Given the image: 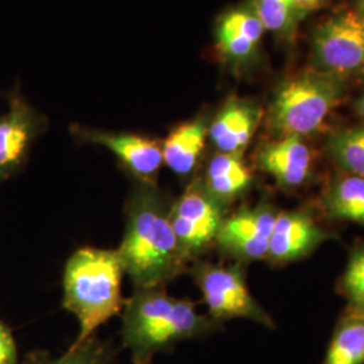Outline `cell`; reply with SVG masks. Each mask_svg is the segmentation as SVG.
<instances>
[{
    "mask_svg": "<svg viewBox=\"0 0 364 364\" xmlns=\"http://www.w3.org/2000/svg\"><path fill=\"white\" fill-rule=\"evenodd\" d=\"M136 182L126 204V225L117 254L135 289L164 287L188 260L171 225V205L158 183Z\"/></svg>",
    "mask_w": 364,
    "mask_h": 364,
    "instance_id": "obj_1",
    "label": "cell"
},
{
    "mask_svg": "<svg viewBox=\"0 0 364 364\" xmlns=\"http://www.w3.org/2000/svg\"><path fill=\"white\" fill-rule=\"evenodd\" d=\"M123 309L122 340L134 364H150L156 353L208 335L218 326L197 312L192 301L171 297L164 287L135 289Z\"/></svg>",
    "mask_w": 364,
    "mask_h": 364,
    "instance_id": "obj_2",
    "label": "cell"
},
{
    "mask_svg": "<svg viewBox=\"0 0 364 364\" xmlns=\"http://www.w3.org/2000/svg\"><path fill=\"white\" fill-rule=\"evenodd\" d=\"M123 274L117 250L78 248L68 259L63 305L78 321L77 338L70 347L93 338L99 326L123 309Z\"/></svg>",
    "mask_w": 364,
    "mask_h": 364,
    "instance_id": "obj_3",
    "label": "cell"
},
{
    "mask_svg": "<svg viewBox=\"0 0 364 364\" xmlns=\"http://www.w3.org/2000/svg\"><path fill=\"white\" fill-rule=\"evenodd\" d=\"M344 95L343 77L306 70L289 78L274 95L270 126L281 136H305L318 130Z\"/></svg>",
    "mask_w": 364,
    "mask_h": 364,
    "instance_id": "obj_4",
    "label": "cell"
},
{
    "mask_svg": "<svg viewBox=\"0 0 364 364\" xmlns=\"http://www.w3.org/2000/svg\"><path fill=\"white\" fill-rule=\"evenodd\" d=\"M196 284L200 287L209 317L215 321L247 318L273 328V320L262 309L248 290L245 274L239 266L197 264Z\"/></svg>",
    "mask_w": 364,
    "mask_h": 364,
    "instance_id": "obj_5",
    "label": "cell"
},
{
    "mask_svg": "<svg viewBox=\"0 0 364 364\" xmlns=\"http://www.w3.org/2000/svg\"><path fill=\"white\" fill-rule=\"evenodd\" d=\"M223 205L200 180L188 185L171 205V225L185 259H193L215 242L224 220Z\"/></svg>",
    "mask_w": 364,
    "mask_h": 364,
    "instance_id": "obj_6",
    "label": "cell"
},
{
    "mask_svg": "<svg viewBox=\"0 0 364 364\" xmlns=\"http://www.w3.org/2000/svg\"><path fill=\"white\" fill-rule=\"evenodd\" d=\"M313 58L318 70L343 77L364 69V21L356 13L326 19L313 36Z\"/></svg>",
    "mask_w": 364,
    "mask_h": 364,
    "instance_id": "obj_7",
    "label": "cell"
},
{
    "mask_svg": "<svg viewBox=\"0 0 364 364\" xmlns=\"http://www.w3.org/2000/svg\"><path fill=\"white\" fill-rule=\"evenodd\" d=\"M45 129V117L14 90L9 95L7 111L0 115V182L23 168L33 144Z\"/></svg>",
    "mask_w": 364,
    "mask_h": 364,
    "instance_id": "obj_8",
    "label": "cell"
},
{
    "mask_svg": "<svg viewBox=\"0 0 364 364\" xmlns=\"http://www.w3.org/2000/svg\"><path fill=\"white\" fill-rule=\"evenodd\" d=\"M277 215L267 204L240 209L230 218H224L216 243L223 252L236 260L267 258Z\"/></svg>",
    "mask_w": 364,
    "mask_h": 364,
    "instance_id": "obj_9",
    "label": "cell"
},
{
    "mask_svg": "<svg viewBox=\"0 0 364 364\" xmlns=\"http://www.w3.org/2000/svg\"><path fill=\"white\" fill-rule=\"evenodd\" d=\"M77 132L80 139L108 149L135 181L156 183L164 165L162 142L131 132H109L81 127Z\"/></svg>",
    "mask_w": 364,
    "mask_h": 364,
    "instance_id": "obj_10",
    "label": "cell"
},
{
    "mask_svg": "<svg viewBox=\"0 0 364 364\" xmlns=\"http://www.w3.org/2000/svg\"><path fill=\"white\" fill-rule=\"evenodd\" d=\"M262 109L251 100L231 97L208 126L209 141L218 153L243 154L258 129Z\"/></svg>",
    "mask_w": 364,
    "mask_h": 364,
    "instance_id": "obj_11",
    "label": "cell"
},
{
    "mask_svg": "<svg viewBox=\"0 0 364 364\" xmlns=\"http://www.w3.org/2000/svg\"><path fill=\"white\" fill-rule=\"evenodd\" d=\"M260 169L285 189L304 185L312 171V151L299 136H281L264 144L257 156Z\"/></svg>",
    "mask_w": 364,
    "mask_h": 364,
    "instance_id": "obj_12",
    "label": "cell"
},
{
    "mask_svg": "<svg viewBox=\"0 0 364 364\" xmlns=\"http://www.w3.org/2000/svg\"><path fill=\"white\" fill-rule=\"evenodd\" d=\"M326 239V234L304 212L277 215L269 246V259L287 263L311 254Z\"/></svg>",
    "mask_w": 364,
    "mask_h": 364,
    "instance_id": "obj_13",
    "label": "cell"
},
{
    "mask_svg": "<svg viewBox=\"0 0 364 364\" xmlns=\"http://www.w3.org/2000/svg\"><path fill=\"white\" fill-rule=\"evenodd\" d=\"M264 27L254 9L240 7L224 14L216 27V43L224 60L243 64L258 50Z\"/></svg>",
    "mask_w": 364,
    "mask_h": 364,
    "instance_id": "obj_14",
    "label": "cell"
},
{
    "mask_svg": "<svg viewBox=\"0 0 364 364\" xmlns=\"http://www.w3.org/2000/svg\"><path fill=\"white\" fill-rule=\"evenodd\" d=\"M208 123L197 117L178 124L162 141V158L176 176L186 178L195 173L208 139Z\"/></svg>",
    "mask_w": 364,
    "mask_h": 364,
    "instance_id": "obj_15",
    "label": "cell"
},
{
    "mask_svg": "<svg viewBox=\"0 0 364 364\" xmlns=\"http://www.w3.org/2000/svg\"><path fill=\"white\" fill-rule=\"evenodd\" d=\"M200 181L209 195L224 207L247 192L252 183V173L243 154L218 153L210 158Z\"/></svg>",
    "mask_w": 364,
    "mask_h": 364,
    "instance_id": "obj_16",
    "label": "cell"
},
{
    "mask_svg": "<svg viewBox=\"0 0 364 364\" xmlns=\"http://www.w3.org/2000/svg\"><path fill=\"white\" fill-rule=\"evenodd\" d=\"M326 215L333 220L364 225V178L341 176L329 185L324 195Z\"/></svg>",
    "mask_w": 364,
    "mask_h": 364,
    "instance_id": "obj_17",
    "label": "cell"
},
{
    "mask_svg": "<svg viewBox=\"0 0 364 364\" xmlns=\"http://www.w3.org/2000/svg\"><path fill=\"white\" fill-rule=\"evenodd\" d=\"M323 364H364V314L352 313L338 324Z\"/></svg>",
    "mask_w": 364,
    "mask_h": 364,
    "instance_id": "obj_18",
    "label": "cell"
},
{
    "mask_svg": "<svg viewBox=\"0 0 364 364\" xmlns=\"http://www.w3.org/2000/svg\"><path fill=\"white\" fill-rule=\"evenodd\" d=\"M328 150L341 169L364 178V124L333 132Z\"/></svg>",
    "mask_w": 364,
    "mask_h": 364,
    "instance_id": "obj_19",
    "label": "cell"
},
{
    "mask_svg": "<svg viewBox=\"0 0 364 364\" xmlns=\"http://www.w3.org/2000/svg\"><path fill=\"white\" fill-rule=\"evenodd\" d=\"M23 364H112L111 356L105 346L91 338L82 344L70 347L60 358L34 355Z\"/></svg>",
    "mask_w": 364,
    "mask_h": 364,
    "instance_id": "obj_20",
    "label": "cell"
},
{
    "mask_svg": "<svg viewBox=\"0 0 364 364\" xmlns=\"http://www.w3.org/2000/svg\"><path fill=\"white\" fill-rule=\"evenodd\" d=\"M254 10L264 30L275 34L290 33L299 14L294 0H255Z\"/></svg>",
    "mask_w": 364,
    "mask_h": 364,
    "instance_id": "obj_21",
    "label": "cell"
},
{
    "mask_svg": "<svg viewBox=\"0 0 364 364\" xmlns=\"http://www.w3.org/2000/svg\"><path fill=\"white\" fill-rule=\"evenodd\" d=\"M341 285L353 312L364 314V247L353 252Z\"/></svg>",
    "mask_w": 364,
    "mask_h": 364,
    "instance_id": "obj_22",
    "label": "cell"
},
{
    "mask_svg": "<svg viewBox=\"0 0 364 364\" xmlns=\"http://www.w3.org/2000/svg\"><path fill=\"white\" fill-rule=\"evenodd\" d=\"M0 364H18V348L10 328L0 321Z\"/></svg>",
    "mask_w": 364,
    "mask_h": 364,
    "instance_id": "obj_23",
    "label": "cell"
},
{
    "mask_svg": "<svg viewBox=\"0 0 364 364\" xmlns=\"http://www.w3.org/2000/svg\"><path fill=\"white\" fill-rule=\"evenodd\" d=\"M320 0H294V4L297 7V10L299 11H304V10H309L314 7Z\"/></svg>",
    "mask_w": 364,
    "mask_h": 364,
    "instance_id": "obj_24",
    "label": "cell"
},
{
    "mask_svg": "<svg viewBox=\"0 0 364 364\" xmlns=\"http://www.w3.org/2000/svg\"><path fill=\"white\" fill-rule=\"evenodd\" d=\"M356 14L364 21V0H356Z\"/></svg>",
    "mask_w": 364,
    "mask_h": 364,
    "instance_id": "obj_25",
    "label": "cell"
},
{
    "mask_svg": "<svg viewBox=\"0 0 364 364\" xmlns=\"http://www.w3.org/2000/svg\"><path fill=\"white\" fill-rule=\"evenodd\" d=\"M358 109L362 114V117H364V95L362 96V99L359 100V103H358Z\"/></svg>",
    "mask_w": 364,
    "mask_h": 364,
    "instance_id": "obj_26",
    "label": "cell"
}]
</instances>
